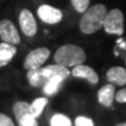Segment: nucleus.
Returning a JSON list of instances; mask_svg holds the SVG:
<instances>
[{"instance_id":"nucleus-8","label":"nucleus","mask_w":126,"mask_h":126,"mask_svg":"<svg viewBox=\"0 0 126 126\" xmlns=\"http://www.w3.org/2000/svg\"><path fill=\"white\" fill-rule=\"evenodd\" d=\"M19 24L23 34L27 37H34L37 33V22L34 15L29 10H22L19 15Z\"/></svg>"},{"instance_id":"nucleus-20","label":"nucleus","mask_w":126,"mask_h":126,"mask_svg":"<svg viewBox=\"0 0 126 126\" xmlns=\"http://www.w3.org/2000/svg\"><path fill=\"white\" fill-rule=\"evenodd\" d=\"M115 99L118 103H126V87L120 89L115 94Z\"/></svg>"},{"instance_id":"nucleus-12","label":"nucleus","mask_w":126,"mask_h":126,"mask_svg":"<svg viewBox=\"0 0 126 126\" xmlns=\"http://www.w3.org/2000/svg\"><path fill=\"white\" fill-rule=\"evenodd\" d=\"M65 79L62 78L60 76H55L53 78L48 79L45 84L42 86L43 87V93H44L46 96H54L58 93L59 88H60V85Z\"/></svg>"},{"instance_id":"nucleus-18","label":"nucleus","mask_w":126,"mask_h":126,"mask_svg":"<svg viewBox=\"0 0 126 126\" xmlns=\"http://www.w3.org/2000/svg\"><path fill=\"white\" fill-rule=\"evenodd\" d=\"M75 126H94V122L89 118L80 116L77 117L75 120Z\"/></svg>"},{"instance_id":"nucleus-1","label":"nucleus","mask_w":126,"mask_h":126,"mask_svg":"<svg viewBox=\"0 0 126 126\" xmlns=\"http://www.w3.org/2000/svg\"><path fill=\"white\" fill-rule=\"evenodd\" d=\"M106 14H107V9L101 3L88 7L83 13L79 23L81 32L85 35H90L101 30V27H103Z\"/></svg>"},{"instance_id":"nucleus-4","label":"nucleus","mask_w":126,"mask_h":126,"mask_svg":"<svg viewBox=\"0 0 126 126\" xmlns=\"http://www.w3.org/2000/svg\"><path fill=\"white\" fill-rule=\"evenodd\" d=\"M103 27L107 34L122 36L124 33V15L122 11L113 9L107 12L103 22Z\"/></svg>"},{"instance_id":"nucleus-22","label":"nucleus","mask_w":126,"mask_h":126,"mask_svg":"<svg viewBox=\"0 0 126 126\" xmlns=\"http://www.w3.org/2000/svg\"><path fill=\"white\" fill-rule=\"evenodd\" d=\"M116 126H126V122H125V123H120V124H118Z\"/></svg>"},{"instance_id":"nucleus-10","label":"nucleus","mask_w":126,"mask_h":126,"mask_svg":"<svg viewBox=\"0 0 126 126\" xmlns=\"http://www.w3.org/2000/svg\"><path fill=\"white\" fill-rule=\"evenodd\" d=\"M106 79L108 82L115 85L124 86L126 84V69L121 66L109 68L106 73Z\"/></svg>"},{"instance_id":"nucleus-13","label":"nucleus","mask_w":126,"mask_h":126,"mask_svg":"<svg viewBox=\"0 0 126 126\" xmlns=\"http://www.w3.org/2000/svg\"><path fill=\"white\" fill-rule=\"evenodd\" d=\"M17 53V48L14 44L7 42L0 43V60L9 62L14 58V56Z\"/></svg>"},{"instance_id":"nucleus-16","label":"nucleus","mask_w":126,"mask_h":126,"mask_svg":"<svg viewBox=\"0 0 126 126\" xmlns=\"http://www.w3.org/2000/svg\"><path fill=\"white\" fill-rule=\"evenodd\" d=\"M19 126H38L37 118H35L31 112L23 115L17 120Z\"/></svg>"},{"instance_id":"nucleus-2","label":"nucleus","mask_w":126,"mask_h":126,"mask_svg":"<svg viewBox=\"0 0 126 126\" xmlns=\"http://www.w3.org/2000/svg\"><path fill=\"white\" fill-rule=\"evenodd\" d=\"M69 74L70 72L67 67L62 66L60 64H53L44 66V67L27 70L26 78L33 87H42L48 79L55 76H60L66 79L68 78Z\"/></svg>"},{"instance_id":"nucleus-11","label":"nucleus","mask_w":126,"mask_h":126,"mask_svg":"<svg viewBox=\"0 0 126 126\" xmlns=\"http://www.w3.org/2000/svg\"><path fill=\"white\" fill-rule=\"evenodd\" d=\"M115 94H116L115 86L111 83L106 84L102 86L99 89V92H98V101H99L100 104L106 106V107H109V106L112 105Z\"/></svg>"},{"instance_id":"nucleus-17","label":"nucleus","mask_w":126,"mask_h":126,"mask_svg":"<svg viewBox=\"0 0 126 126\" xmlns=\"http://www.w3.org/2000/svg\"><path fill=\"white\" fill-rule=\"evenodd\" d=\"M70 1L78 13H84L88 9L90 0H70Z\"/></svg>"},{"instance_id":"nucleus-7","label":"nucleus","mask_w":126,"mask_h":126,"mask_svg":"<svg viewBox=\"0 0 126 126\" xmlns=\"http://www.w3.org/2000/svg\"><path fill=\"white\" fill-rule=\"evenodd\" d=\"M37 14L38 17L47 24H56L63 18V14L60 10L48 4H42L39 6Z\"/></svg>"},{"instance_id":"nucleus-14","label":"nucleus","mask_w":126,"mask_h":126,"mask_svg":"<svg viewBox=\"0 0 126 126\" xmlns=\"http://www.w3.org/2000/svg\"><path fill=\"white\" fill-rule=\"evenodd\" d=\"M47 98H38V99L34 100L33 103L30 104V109H31V113L33 115L35 118H38L41 116L42 110L44 109L45 105L47 104Z\"/></svg>"},{"instance_id":"nucleus-19","label":"nucleus","mask_w":126,"mask_h":126,"mask_svg":"<svg viewBox=\"0 0 126 126\" xmlns=\"http://www.w3.org/2000/svg\"><path fill=\"white\" fill-rule=\"evenodd\" d=\"M0 126H15V124L9 116L0 112Z\"/></svg>"},{"instance_id":"nucleus-23","label":"nucleus","mask_w":126,"mask_h":126,"mask_svg":"<svg viewBox=\"0 0 126 126\" xmlns=\"http://www.w3.org/2000/svg\"><path fill=\"white\" fill-rule=\"evenodd\" d=\"M125 65H126V57H125Z\"/></svg>"},{"instance_id":"nucleus-21","label":"nucleus","mask_w":126,"mask_h":126,"mask_svg":"<svg viewBox=\"0 0 126 126\" xmlns=\"http://www.w3.org/2000/svg\"><path fill=\"white\" fill-rule=\"evenodd\" d=\"M7 63H9V62H6V61H1V60H0V67H2V66H5Z\"/></svg>"},{"instance_id":"nucleus-6","label":"nucleus","mask_w":126,"mask_h":126,"mask_svg":"<svg viewBox=\"0 0 126 126\" xmlns=\"http://www.w3.org/2000/svg\"><path fill=\"white\" fill-rule=\"evenodd\" d=\"M0 38L3 42L11 44H18L20 42V36L16 26L9 19H3L0 21Z\"/></svg>"},{"instance_id":"nucleus-5","label":"nucleus","mask_w":126,"mask_h":126,"mask_svg":"<svg viewBox=\"0 0 126 126\" xmlns=\"http://www.w3.org/2000/svg\"><path fill=\"white\" fill-rule=\"evenodd\" d=\"M50 55V50L46 47H38V48L33 49L32 52L27 54V56L23 62V67L26 70L36 69L41 67L42 64L48 59Z\"/></svg>"},{"instance_id":"nucleus-9","label":"nucleus","mask_w":126,"mask_h":126,"mask_svg":"<svg viewBox=\"0 0 126 126\" xmlns=\"http://www.w3.org/2000/svg\"><path fill=\"white\" fill-rule=\"evenodd\" d=\"M70 74L75 78L85 79L86 81H88L90 84H94V85H96L99 82V76H98V74L92 67H89L87 65H84V64H78L76 66H74Z\"/></svg>"},{"instance_id":"nucleus-3","label":"nucleus","mask_w":126,"mask_h":126,"mask_svg":"<svg viewBox=\"0 0 126 126\" xmlns=\"http://www.w3.org/2000/svg\"><path fill=\"white\" fill-rule=\"evenodd\" d=\"M54 59L57 64L65 67H74L78 64H82L85 61L86 55L80 46L75 44H65L57 49Z\"/></svg>"},{"instance_id":"nucleus-15","label":"nucleus","mask_w":126,"mask_h":126,"mask_svg":"<svg viewBox=\"0 0 126 126\" xmlns=\"http://www.w3.org/2000/svg\"><path fill=\"white\" fill-rule=\"evenodd\" d=\"M50 126H72V121L62 113H56L50 119Z\"/></svg>"}]
</instances>
